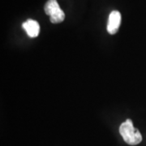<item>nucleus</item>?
<instances>
[{"instance_id":"f257e3e1","label":"nucleus","mask_w":146,"mask_h":146,"mask_svg":"<svg viewBox=\"0 0 146 146\" xmlns=\"http://www.w3.org/2000/svg\"><path fill=\"white\" fill-rule=\"evenodd\" d=\"M119 133L127 145H136L142 141L141 132L136 127H134L133 123L130 119H127L120 125Z\"/></svg>"},{"instance_id":"7ed1b4c3","label":"nucleus","mask_w":146,"mask_h":146,"mask_svg":"<svg viewBox=\"0 0 146 146\" xmlns=\"http://www.w3.org/2000/svg\"><path fill=\"white\" fill-rule=\"evenodd\" d=\"M121 25V14L118 11H113L110 12L107 24V31L110 34H115L119 31Z\"/></svg>"},{"instance_id":"f03ea898","label":"nucleus","mask_w":146,"mask_h":146,"mask_svg":"<svg viewBox=\"0 0 146 146\" xmlns=\"http://www.w3.org/2000/svg\"><path fill=\"white\" fill-rule=\"evenodd\" d=\"M44 10L46 14L50 16V22L58 24L64 21L65 14L58 3L57 0H48L45 5Z\"/></svg>"},{"instance_id":"20e7f679","label":"nucleus","mask_w":146,"mask_h":146,"mask_svg":"<svg viewBox=\"0 0 146 146\" xmlns=\"http://www.w3.org/2000/svg\"><path fill=\"white\" fill-rule=\"evenodd\" d=\"M22 27L26 31L28 36H30L32 38L36 37L39 35L40 25L37 21L29 19L22 24Z\"/></svg>"}]
</instances>
